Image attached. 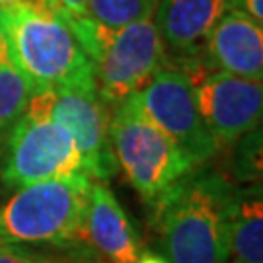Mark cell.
Segmentation results:
<instances>
[{
    "instance_id": "obj_22",
    "label": "cell",
    "mask_w": 263,
    "mask_h": 263,
    "mask_svg": "<svg viewBox=\"0 0 263 263\" xmlns=\"http://www.w3.org/2000/svg\"><path fill=\"white\" fill-rule=\"evenodd\" d=\"M135 263H168V261H166L164 255H158L154 254V252H144V254L139 255V259Z\"/></svg>"
},
{
    "instance_id": "obj_21",
    "label": "cell",
    "mask_w": 263,
    "mask_h": 263,
    "mask_svg": "<svg viewBox=\"0 0 263 263\" xmlns=\"http://www.w3.org/2000/svg\"><path fill=\"white\" fill-rule=\"evenodd\" d=\"M28 4L35 6L37 10H43V12H49V14H65V8H63V2L61 0H28Z\"/></svg>"
},
{
    "instance_id": "obj_3",
    "label": "cell",
    "mask_w": 263,
    "mask_h": 263,
    "mask_svg": "<svg viewBox=\"0 0 263 263\" xmlns=\"http://www.w3.org/2000/svg\"><path fill=\"white\" fill-rule=\"evenodd\" d=\"M61 16L90 59L96 90L105 104L117 105L141 92L166 63V45L152 20L105 28L88 16Z\"/></svg>"
},
{
    "instance_id": "obj_7",
    "label": "cell",
    "mask_w": 263,
    "mask_h": 263,
    "mask_svg": "<svg viewBox=\"0 0 263 263\" xmlns=\"http://www.w3.org/2000/svg\"><path fill=\"white\" fill-rule=\"evenodd\" d=\"M82 156L68 133L49 117L24 111L14 123L0 176L12 189L82 176Z\"/></svg>"
},
{
    "instance_id": "obj_19",
    "label": "cell",
    "mask_w": 263,
    "mask_h": 263,
    "mask_svg": "<svg viewBox=\"0 0 263 263\" xmlns=\"http://www.w3.org/2000/svg\"><path fill=\"white\" fill-rule=\"evenodd\" d=\"M236 4L257 24L263 22V0H236Z\"/></svg>"
},
{
    "instance_id": "obj_1",
    "label": "cell",
    "mask_w": 263,
    "mask_h": 263,
    "mask_svg": "<svg viewBox=\"0 0 263 263\" xmlns=\"http://www.w3.org/2000/svg\"><path fill=\"white\" fill-rule=\"evenodd\" d=\"M236 191L216 174H187L154 205L168 263H228Z\"/></svg>"
},
{
    "instance_id": "obj_20",
    "label": "cell",
    "mask_w": 263,
    "mask_h": 263,
    "mask_svg": "<svg viewBox=\"0 0 263 263\" xmlns=\"http://www.w3.org/2000/svg\"><path fill=\"white\" fill-rule=\"evenodd\" d=\"M63 8H65V16H74V18H82L88 16L86 8H88V0H61Z\"/></svg>"
},
{
    "instance_id": "obj_4",
    "label": "cell",
    "mask_w": 263,
    "mask_h": 263,
    "mask_svg": "<svg viewBox=\"0 0 263 263\" xmlns=\"http://www.w3.org/2000/svg\"><path fill=\"white\" fill-rule=\"evenodd\" d=\"M92 179L86 174L20 187L0 207V242L65 250L84 244Z\"/></svg>"
},
{
    "instance_id": "obj_17",
    "label": "cell",
    "mask_w": 263,
    "mask_h": 263,
    "mask_svg": "<svg viewBox=\"0 0 263 263\" xmlns=\"http://www.w3.org/2000/svg\"><path fill=\"white\" fill-rule=\"evenodd\" d=\"M47 257L51 263H111L84 244L59 250L57 255H47Z\"/></svg>"
},
{
    "instance_id": "obj_13",
    "label": "cell",
    "mask_w": 263,
    "mask_h": 263,
    "mask_svg": "<svg viewBox=\"0 0 263 263\" xmlns=\"http://www.w3.org/2000/svg\"><path fill=\"white\" fill-rule=\"evenodd\" d=\"M228 263H263V203L259 183L248 191H236Z\"/></svg>"
},
{
    "instance_id": "obj_12",
    "label": "cell",
    "mask_w": 263,
    "mask_h": 263,
    "mask_svg": "<svg viewBox=\"0 0 263 263\" xmlns=\"http://www.w3.org/2000/svg\"><path fill=\"white\" fill-rule=\"evenodd\" d=\"M236 6V0H158L152 22L166 47L191 59L216 22Z\"/></svg>"
},
{
    "instance_id": "obj_6",
    "label": "cell",
    "mask_w": 263,
    "mask_h": 263,
    "mask_svg": "<svg viewBox=\"0 0 263 263\" xmlns=\"http://www.w3.org/2000/svg\"><path fill=\"white\" fill-rule=\"evenodd\" d=\"M26 111L49 117L72 137L90 179L107 181L115 174L117 162L109 141L111 113L96 86L33 92Z\"/></svg>"
},
{
    "instance_id": "obj_14",
    "label": "cell",
    "mask_w": 263,
    "mask_h": 263,
    "mask_svg": "<svg viewBox=\"0 0 263 263\" xmlns=\"http://www.w3.org/2000/svg\"><path fill=\"white\" fill-rule=\"evenodd\" d=\"M31 98L28 78L14 63L6 39L0 41V135L14 127Z\"/></svg>"
},
{
    "instance_id": "obj_5",
    "label": "cell",
    "mask_w": 263,
    "mask_h": 263,
    "mask_svg": "<svg viewBox=\"0 0 263 263\" xmlns=\"http://www.w3.org/2000/svg\"><path fill=\"white\" fill-rule=\"evenodd\" d=\"M109 141L117 166L152 207L195 168L191 156L141 111L133 96L115 105Z\"/></svg>"
},
{
    "instance_id": "obj_9",
    "label": "cell",
    "mask_w": 263,
    "mask_h": 263,
    "mask_svg": "<svg viewBox=\"0 0 263 263\" xmlns=\"http://www.w3.org/2000/svg\"><path fill=\"white\" fill-rule=\"evenodd\" d=\"M195 102L216 146L238 142L248 133L259 129L263 111L261 82L228 72L195 76L191 80Z\"/></svg>"
},
{
    "instance_id": "obj_2",
    "label": "cell",
    "mask_w": 263,
    "mask_h": 263,
    "mask_svg": "<svg viewBox=\"0 0 263 263\" xmlns=\"http://www.w3.org/2000/svg\"><path fill=\"white\" fill-rule=\"evenodd\" d=\"M2 33L31 94L96 86L92 63L63 16L18 2L0 8Z\"/></svg>"
},
{
    "instance_id": "obj_16",
    "label": "cell",
    "mask_w": 263,
    "mask_h": 263,
    "mask_svg": "<svg viewBox=\"0 0 263 263\" xmlns=\"http://www.w3.org/2000/svg\"><path fill=\"white\" fill-rule=\"evenodd\" d=\"M238 176L250 181H259L261 174V133H248L240 139V152H238Z\"/></svg>"
},
{
    "instance_id": "obj_24",
    "label": "cell",
    "mask_w": 263,
    "mask_h": 263,
    "mask_svg": "<svg viewBox=\"0 0 263 263\" xmlns=\"http://www.w3.org/2000/svg\"><path fill=\"white\" fill-rule=\"evenodd\" d=\"M4 39V33H2V20H0V41Z\"/></svg>"
},
{
    "instance_id": "obj_8",
    "label": "cell",
    "mask_w": 263,
    "mask_h": 263,
    "mask_svg": "<svg viewBox=\"0 0 263 263\" xmlns=\"http://www.w3.org/2000/svg\"><path fill=\"white\" fill-rule=\"evenodd\" d=\"M133 100L156 127L187 152L195 166L215 156L218 146L201 119L193 84L181 66L164 63Z\"/></svg>"
},
{
    "instance_id": "obj_11",
    "label": "cell",
    "mask_w": 263,
    "mask_h": 263,
    "mask_svg": "<svg viewBox=\"0 0 263 263\" xmlns=\"http://www.w3.org/2000/svg\"><path fill=\"white\" fill-rule=\"evenodd\" d=\"M203 47L213 65L228 74L261 82L263 31L242 8L228 10L211 29Z\"/></svg>"
},
{
    "instance_id": "obj_15",
    "label": "cell",
    "mask_w": 263,
    "mask_h": 263,
    "mask_svg": "<svg viewBox=\"0 0 263 263\" xmlns=\"http://www.w3.org/2000/svg\"><path fill=\"white\" fill-rule=\"evenodd\" d=\"M158 0H88V18L105 28H123L141 20H152Z\"/></svg>"
},
{
    "instance_id": "obj_10",
    "label": "cell",
    "mask_w": 263,
    "mask_h": 263,
    "mask_svg": "<svg viewBox=\"0 0 263 263\" xmlns=\"http://www.w3.org/2000/svg\"><path fill=\"white\" fill-rule=\"evenodd\" d=\"M84 246L111 263H135L141 255L139 234L105 181L92 179L84 213Z\"/></svg>"
},
{
    "instance_id": "obj_18",
    "label": "cell",
    "mask_w": 263,
    "mask_h": 263,
    "mask_svg": "<svg viewBox=\"0 0 263 263\" xmlns=\"http://www.w3.org/2000/svg\"><path fill=\"white\" fill-rule=\"evenodd\" d=\"M0 263H51L47 255L31 252L26 246L0 242Z\"/></svg>"
},
{
    "instance_id": "obj_23",
    "label": "cell",
    "mask_w": 263,
    "mask_h": 263,
    "mask_svg": "<svg viewBox=\"0 0 263 263\" xmlns=\"http://www.w3.org/2000/svg\"><path fill=\"white\" fill-rule=\"evenodd\" d=\"M18 2H26L28 4V0H0V8L2 6H10V4H18Z\"/></svg>"
}]
</instances>
